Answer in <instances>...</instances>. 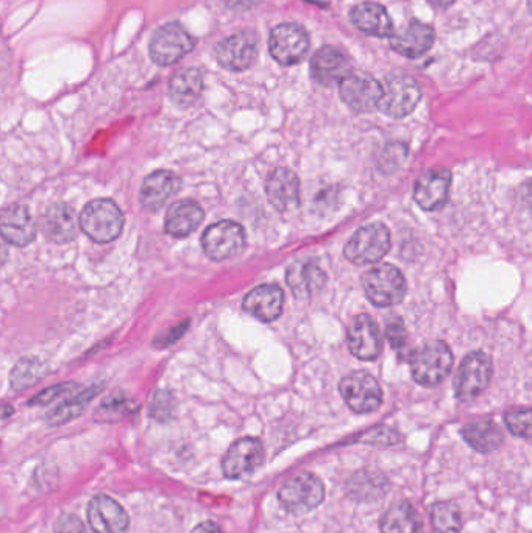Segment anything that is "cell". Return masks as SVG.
I'll return each instance as SVG.
<instances>
[{"label":"cell","mask_w":532,"mask_h":533,"mask_svg":"<svg viewBox=\"0 0 532 533\" xmlns=\"http://www.w3.org/2000/svg\"><path fill=\"white\" fill-rule=\"evenodd\" d=\"M311 47L305 27L298 24H280L269 36V52L281 66H294L303 61Z\"/></svg>","instance_id":"8"},{"label":"cell","mask_w":532,"mask_h":533,"mask_svg":"<svg viewBox=\"0 0 532 533\" xmlns=\"http://www.w3.org/2000/svg\"><path fill=\"white\" fill-rule=\"evenodd\" d=\"M267 198L281 214H289L300 205V180L292 170L277 169L266 181Z\"/></svg>","instance_id":"19"},{"label":"cell","mask_w":532,"mask_h":533,"mask_svg":"<svg viewBox=\"0 0 532 533\" xmlns=\"http://www.w3.org/2000/svg\"><path fill=\"white\" fill-rule=\"evenodd\" d=\"M431 523L437 533H461L462 515L458 505L450 501L434 502L430 507Z\"/></svg>","instance_id":"33"},{"label":"cell","mask_w":532,"mask_h":533,"mask_svg":"<svg viewBox=\"0 0 532 533\" xmlns=\"http://www.w3.org/2000/svg\"><path fill=\"white\" fill-rule=\"evenodd\" d=\"M203 92V74L196 68L175 72L169 82V97L180 108H188L200 99Z\"/></svg>","instance_id":"28"},{"label":"cell","mask_w":532,"mask_h":533,"mask_svg":"<svg viewBox=\"0 0 532 533\" xmlns=\"http://www.w3.org/2000/svg\"><path fill=\"white\" fill-rule=\"evenodd\" d=\"M526 2H528V8H529V11H531V15H532V0H526Z\"/></svg>","instance_id":"46"},{"label":"cell","mask_w":532,"mask_h":533,"mask_svg":"<svg viewBox=\"0 0 532 533\" xmlns=\"http://www.w3.org/2000/svg\"><path fill=\"white\" fill-rule=\"evenodd\" d=\"M436 43V30L430 24L412 19L403 32L391 38V47L401 57L417 60L430 52Z\"/></svg>","instance_id":"18"},{"label":"cell","mask_w":532,"mask_h":533,"mask_svg":"<svg viewBox=\"0 0 532 533\" xmlns=\"http://www.w3.org/2000/svg\"><path fill=\"white\" fill-rule=\"evenodd\" d=\"M88 523L94 533H128L130 518L116 499L97 495L88 505Z\"/></svg>","instance_id":"15"},{"label":"cell","mask_w":532,"mask_h":533,"mask_svg":"<svg viewBox=\"0 0 532 533\" xmlns=\"http://www.w3.org/2000/svg\"><path fill=\"white\" fill-rule=\"evenodd\" d=\"M465 442L469 443L475 451L489 454L497 451L504 443V434L495 421H475L465 424L461 431Z\"/></svg>","instance_id":"30"},{"label":"cell","mask_w":532,"mask_h":533,"mask_svg":"<svg viewBox=\"0 0 532 533\" xmlns=\"http://www.w3.org/2000/svg\"><path fill=\"white\" fill-rule=\"evenodd\" d=\"M203 217L205 212L196 200L183 198L167 209L164 228L169 236L183 239L191 236L202 225Z\"/></svg>","instance_id":"26"},{"label":"cell","mask_w":532,"mask_h":533,"mask_svg":"<svg viewBox=\"0 0 532 533\" xmlns=\"http://www.w3.org/2000/svg\"><path fill=\"white\" fill-rule=\"evenodd\" d=\"M97 393H99V387H91V389L82 390V392L68 396V398L64 399L63 403L58 404L55 409L47 413V424H50V426H61V424L69 423V421L79 417L80 413H83V410L93 401Z\"/></svg>","instance_id":"31"},{"label":"cell","mask_w":532,"mask_h":533,"mask_svg":"<svg viewBox=\"0 0 532 533\" xmlns=\"http://www.w3.org/2000/svg\"><path fill=\"white\" fill-rule=\"evenodd\" d=\"M386 334L391 345L394 346V348H397V350L405 345L406 337H408L405 325H403V320L398 317L391 318V320L387 322Z\"/></svg>","instance_id":"40"},{"label":"cell","mask_w":532,"mask_h":533,"mask_svg":"<svg viewBox=\"0 0 532 533\" xmlns=\"http://www.w3.org/2000/svg\"><path fill=\"white\" fill-rule=\"evenodd\" d=\"M492 379V361L487 354L476 351L459 365L454 381V392L459 401H472L489 387Z\"/></svg>","instance_id":"11"},{"label":"cell","mask_w":532,"mask_h":533,"mask_svg":"<svg viewBox=\"0 0 532 533\" xmlns=\"http://www.w3.org/2000/svg\"><path fill=\"white\" fill-rule=\"evenodd\" d=\"M325 499V487L314 473L295 474L278 491V501L288 512L300 515L317 509Z\"/></svg>","instance_id":"5"},{"label":"cell","mask_w":532,"mask_h":533,"mask_svg":"<svg viewBox=\"0 0 532 533\" xmlns=\"http://www.w3.org/2000/svg\"><path fill=\"white\" fill-rule=\"evenodd\" d=\"M391 250V233L384 223L362 226L345 245L344 255L356 265H369L381 261Z\"/></svg>","instance_id":"4"},{"label":"cell","mask_w":532,"mask_h":533,"mask_svg":"<svg viewBox=\"0 0 532 533\" xmlns=\"http://www.w3.org/2000/svg\"><path fill=\"white\" fill-rule=\"evenodd\" d=\"M192 533H224L216 523L213 521H206V523L199 524Z\"/></svg>","instance_id":"44"},{"label":"cell","mask_w":532,"mask_h":533,"mask_svg":"<svg viewBox=\"0 0 532 533\" xmlns=\"http://www.w3.org/2000/svg\"><path fill=\"white\" fill-rule=\"evenodd\" d=\"M172 407V396L167 395L166 392H160L155 396V401L152 404V417L157 418V420L163 421L169 417Z\"/></svg>","instance_id":"42"},{"label":"cell","mask_w":532,"mask_h":533,"mask_svg":"<svg viewBox=\"0 0 532 533\" xmlns=\"http://www.w3.org/2000/svg\"><path fill=\"white\" fill-rule=\"evenodd\" d=\"M124 214L110 198H97L88 203L80 214L83 233L99 244H108L118 239L124 230Z\"/></svg>","instance_id":"1"},{"label":"cell","mask_w":532,"mask_h":533,"mask_svg":"<svg viewBox=\"0 0 532 533\" xmlns=\"http://www.w3.org/2000/svg\"><path fill=\"white\" fill-rule=\"evenodd\" d=\"M412 378L423 387H436L450 375L453 367V353L447 343L431 342L420 346L412 353Z\"/></svg>","instance_id":"2"},{"label":"cell","mask_w":532,"mask_h":533,"mask_svg":"<svg viewBox=\"0 0 532 533\" xmlns=\"http://www.w3.org/2000/svg\"><path fill=\"white\" fill-rule=\"evenodd\" d=\"M224 2L231 10L238 11L250 10L258 4V0H224Z\"/></svg>","instance_id":"43"},{"label":"cell","mask_w":532,"mask_h":533,"mask_svg":"<svg viewBox=\"0 0 532 533\" xmlns=\"http://www.w3.org/2000/svg\"><path fill=\"white\" fill-rule=\"evenodd\" d=\"M196 46V39L180 22H169L153 33L150 41V58L158 66H172L185 58Z\"/></svg>","instance_id":"6"},{"label":"cell","mask_w":532,"mask_h":533,"mask_svg":"<svg viewBox=\"0 0 532 533\" xmlns=\"http://www.w3.org/2000/svg\"><path fill=\"white\" fill-rule=\"evenodd\" d=\"M341 99L355 113H370L380 105L383 85L369 74H352L339 85Z\"/></svg>","instance_id":"13"},{"label":"cell","mask_w":532,"mask_h":533,"mask_svg":"<svg viewBox=\"0 0 532 533\" xmlns=\"http://www.w3.org/2000/svg\"><path fill=\"white\" fill-rule=\"evenodd\" d=\"M370 303L376 308H391L406 297V279L403 273L391 264L378 265L362 278Z\"/></svg>","instance_id":"3"},{"label":"cell","mask_w":532,"mask_h":533,"mask_svg":"<svg viewBox=\"0 0 532 533\" xmlns=\"http://www.w3.org/2000/svg\"><path fill=\"white\" fill-rule=\"evenodd\" d=\"M286 283L297 300H309L323 289L327 275L316 261H298L286 272Z\"/></svg>","instance_id":"24"},{"label":"cell","mask_w":532,"mask_h":533,"mask_svg":"<svg viewBox=\"0 0 532 533\" xmlns=\"http://www.w3.org/2000/svg\"><path fill=\"white\" fill-rule=\"evenodd\" d=\"M0 231L8 244L27 247L36 236V223L29 208L24 205H10L2 211Z\"/></svg>","instance_id":"23"},{"label":"cell","mask_w":532,"mask_h":533,"mask_svg":"<svg viewBox=\"0 0 532 533\" xmlns=\"http://www.w3.org/2000/svg\"><path fill=\"white\" fill-rule=\"evenodd\" d=\"M350 19L359 32L375 38H392L395 35L394 22L383 5L362 2L350 11Z\"/></svg>","instance_id":"25"},{"label":"cell","mask_w":532,"mask_h":533,"mask_svg":"<svg viewBox=\"0 0 532 533\" xmlns=\"http://www.w3.org/2000/svg\"><path fill=\"white\" fill-rule=\"evenodd\" d=\"M406 158H408V147L405 144L401 142L389 144L381 155L380 169L386 173L395 172L403 166Z\"/></svg>","instance_id":"37"},{"label":"cell","mask_w":532,"mask_h":533,"mask_svg":"<svg viewBox=\"0 0 532 533\" xmlns=\"http://www.w3.org/2000/svg\"><path fill=\"white\" fill-rule=\"evenodd\" d=\"M258 47L256 33L245 30L220 41L214 50V55L222 68L231 72H242L255 63L258 58Z\"/></svg>","instance_id":"12"},{"label":"cell","mask_w":532,"mask_h":533,"mask_svg":"<svg viewBox=\"0 0 532 533\" xmlns=\"http://www.w3.org/2000/svg\"><path fill=\"white\" fill-rule=\"evenodd\" d=\"M348 487H350L352 495L359 501H375L386 493L387 481L383 474L361 471V473L353 476Z\"/></svg>","instance_id":"32"},{"label":"cell","mask_w":532,"mask_h":533,"mask_svg":"<svg viewBox=\"0 0 532 533\" xmlns=\"http://www.w3.org/2000/svg\"><path fill=\"white\" fill-rule=\"evenodd\" d=\"M77 390H80V387L74 382L55 385L52 389L44 390L40 395H36L29 404L30 406H47V404L54 403V401L63 398V396H71L72 393H77Z\"/></svg>","instance_id":"38"},{"label":"cell","mask_w":532,"mask_h":533,"mask_svg":"<svg viewBox=\"0 0 532 533\" xmlns=\"http://www.w3.org/2000/svg\"><path fill=\"white\" fill-rule=\"evenodd\" d=\"M342 398L355 413H370L380 409L383 390L367 371H353L339 384Z\"/></svg>","instance_id":"10"},{"label":"cell","mask_w":532,"mask_h":533,"mask_svg":"<svg viewBox=\"0 0 532 533\" xmlns=\"http://www.w3.org/2000/svg\"><path fill=\"white\" fill-rule=\"evenodd\" d=\"M205 255L213 261L235 258L245 247V231L233 220H220L208 226L202 236Z\"/></svg>","instance_id":"9"},{"label":"cell","mask_w":532,"mask_h":533,"mask_svg":"<svg viewBox=\"0 0 532 533\" xmlns=\"http://www.w3.org/2000/svg\"><path fill=\"white\" fill-rule=\"evenodd\" d=\"M366 435L367 437L364 438V442L372 443V445L389 446L400 442V435L387 428H378L375 431L367 432Z\"/></svg>","instance_id":"41"},{"label":"cell","mask_w":532,"mask_h":533,"mask_svg":"<svg viewBox=\"0 0 532 533\" xmlns=\"http://www.w3.org/2000/svg\"><path fill=\"white\" fill-rule=\"evenodd\" d=\"M511 434L520 438H532V409L512 410L504 417Z\"/></svg>","instance_id":"36"},{"label":"cell","mask_w":532,"mask_h":533,"mask_svg":"<svg viewBox=\"0 0 532 533\" xmlns=\"http://www.w3.org/2000/svg\"><path fill=\"white\" fill-rule=\"evenodd\" d=\"M41 231L55 244H68L77 236V220L71 206L55 205L41 219Z\"/></svg>","instance_id":"27"},{"label":"cell","mask_w":532,"mask_h":533,"mask_svg":"<svg viewBox=\"0 0 532 533\" xmlns=\"http://www.w3.org/2000/svg\"><path fill=\"white\" fill-rule=\"evenodd\" d=\"M284 292L277 284H261L244 298V311L259 322H275L283 314Z\"/></svg>","instance_id":"21"},{"label":"cell","mask_w":532,"mask_h":533,"mask_svg":"<svg viewBox=\"0 0 532 533\" xmlns=\"http://www.w3.org/2000/svg\"><path fill=\"white\" fill-rule=\"evenodd\" d=\"M348 348L361 361H375L383 351L380 329L370 315L362 314L348 328Z\"/></svg>","instance_id":"17"},{"label":"cell","mask_w":532,"mask_h":533,"mask_svg":"<svg viewBox=\"0 0 532 533\" xmlns=\"http://www.w3.org/2000/svg\"><path fill=\"white\" fill-rule=\"evenodd\" d=\"M422 100V88L409 75H391L383 83V97L378 110L394 119H403Z\"/></svg>","instance_id":"7"},{"label":"cell","mask_w":532,"mask_h":533,"mask_svg":"<svg viewBox=\"0 0 532 533\" xmlns=\"http://www.w3.org/2000/svg\"><path fill=\"white\" fill-rule=\"evenodd\" d=\"M44 375V367L36 359H22L15 370L11 371V387L15 390H24L40 381Z\"/></svg>","instance_id":"34"},{"label":"cell","mask_w":532,"mask_h":533,"mask_svg":"<svg viewBox=\"0 0 532 533\" xmlns=\"http://www.w3.org/2000/svg\"><path fill=\"white\" fill-rule=\"evenodd\" d=\"M450 186V170H431L415 183L414 200L425 211H439L447 203Z\"/></svg>","instance_id":"20"},{"label":"cell","mask_w":532,"mask_h":533,"mask_svg":"<svg viewBox=\"0 0 532 533\" xmlns=\"http://www.w3.org/2000/svg\"><path fill=\"white\" fill-rule=\"evenodd\" d=\"M264 462V446L258 438L236 440L222 460V471L228 479H241L255 473Z\"/></svg>","instance_id":"14"},{"label":"cell","mask_w":532,"mask_h":533,"mask_svg":"<svg viewBox=\"0 0 532 533\" xmlns=\"http://www.w3.org/2000/svg\"><path fill=\"white\" fill-rule=\"evenodd\" d=\"M431 7L436 8V10H447L451 5L456 2V0H428Z\"/></svg>","instance_id":"45"},{"label":"cell","mask_w":532,"mask_h":533,"mask_svg":"<svg viewBox=\"0 0 532 533\" xmlns=\"http://www.w3.org/2000/svg\"><path fill=\"white\" fill-rule=\"evenodd\" d=\"M352 74V63L344 50L334 46H323L314 53L311 60V77L319 85H341L342 80Z\"/></svg>","instance_id":"16"},{"label":"cell","mask_w":532,"mask_h":533,"mask_svg":"<svg viewBox=\"0 0 532 533\" xmlns=\"http://www.w3.org/2000/svg\"><path fill=\"white\" fill-rule=\"evenodd\" d=\"M54 533H86L85 524L80 521L79 516L63 513V515L58 516Z\"/></svg>","instance_id":"39"},{"label":"cell","mask_w":532,"mask_h":533,"mask_svg":"<svg viewBox=\"0 0 532 533\" xmlns=\"http://www.w3.org/2000/svg\"><path fill=\"white\" fill-rule=\"evenodd\" d=\"M133 403L127 396H110L107 401H103L102 406L97 409V420H118L127 415L132 410Z\"/></svg>","instance_id":"35"},{"label":"cell","mask_w":532,"mask_h":533,"mask_svg":"<svg viewBox=\"0 0 532 533\" xmlns=\"http://www.w3.org/2000/svg\"><path fill=\"white\" fill-rule=\"evenodd\" d=\"M383 533H423L422 518L408 501L392 504L380 521Z\"/></svg>","instance_id":"29"},{"label":"cell","mask_w":532,"mask_h":533,"mask_svg":"<svg viewBox=\"0 0 532 533\" xmlns=\"http://www.w3.org/2000/svg\"><path fill=\"white\" fill-rule=\"evenodd\" d=\"M180 188L181 180L178 175L171 170H157V172L150 173L142 183L139 200L144 209L157 212L175 197Z\"/></svg>","instance_id":"22"}]
</instances>
